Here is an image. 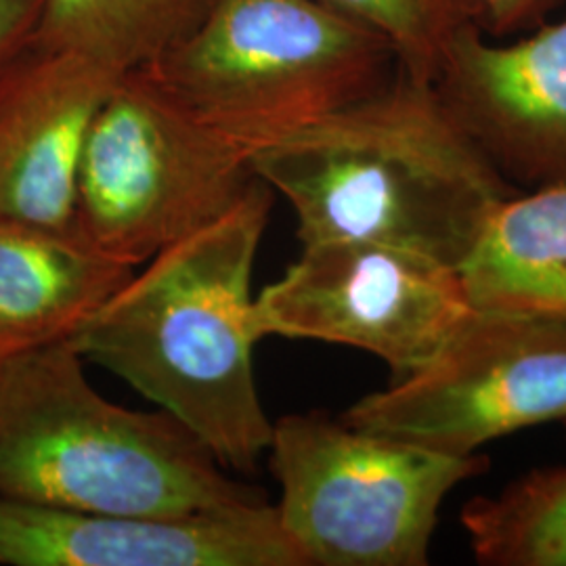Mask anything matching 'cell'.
Wrapping results in <instances>:
<instances>
[{"instance_id":"6da1fadb","label":"cell","mask_w":566,"mask_h":566,"mask_svg":"<svg viewBox=\"0 0 566 566\" xmlns=\"http://www.w3.org/2000/svg\"><path fill=\"white\" fill-rule=\"evenodd\" d=\"M273 203L256 179L219 221L156 254L67 344L160 407L229 472H254L273 422L254 378L252 273Z\"/></svg>"},{"instance_id":"7a4b0ae2","label":"cell","mask_w":566,"mask_h":566,"mask_svg":"<svg viewBox=\"0 0 566 566\" xmlns=\"http://www.w3.org/2000/svg\"><path fill=\"white\" fill-rule=\"evenodd\" d=\"M306 243H386L460 269L493 212L516 196L430 82L397 67L359 102L252 156Z\"/></svg>"},{"instance_id":"3957f363","label":"cell","mask_w":566,"mask_h":566,"mask_svg":"<svg viewBox=\"0 0 566 566\" xmlns=\"http://www.w3.org/2000/svg\"><path fill=\"white\" fill-rule=\"evenodd\" d=\"M0 497L133 516L266 504L163 409L102 397L67 340L0 359Z\"/></svg>"},{"instance_id":"277c9868","label":"cell","mask_w":566,"mask_h":566,"mask_svg":"<svg viewBox=\"0 0 566 566\" xmlns=\"http://www.w3.org/2000/svg\"><path fill=\"white\" fill-rule=\"evenodd\" d=\"M380 36L317 0H210L145 70L252 156L385 86Z\"/></svg>"},{"instance_id":"5b68a950","label":"cell","mask_w":566,"mask_h":566,"mask_svg":"<svg viewBox=\"0 0 566 566\" xmlns=\"http://www.w3.org/2000/svg\"><path fill=\"white\" fill-rule=\"evenodd\" d=\"M269 465L275 506L304 566H424L447 495L485 470L324 413L273 422Z\"/></svg>"},{"instance_id":"8992f818","label":"cell","mask_w":566,"mask_h":566,"mask_svg":"<svg viewBox=\"0 0 566 566\" xmlns=\"http://www.w3.org/2000/svg\"><path fill=\"white\" fill-rule=\"evenodd\" d=\"M256 179L248 149L137 67L122 74L91 126L74 223L105 254L139 266L219 221Z\"/></svg>"},{"instance_id":"52a82bcc","label":"cell","mask_w":566,"mask_h":566,"mask_svg":"<svg viewBox=\"0 0 566 566\" xmlns=\"http://www.w3.org/2000/svg\"><path fill=\"white\" fill-rule=\"evenodd\" d=\"M343 420L462 458L523 428L566 422V317L472 311L432 361Z\"/></svg>"},{"instance_id":"ba28073f","label":"cell","mask_w":566,"mask_h":566,"mask_svg":"<svg viewBox=\"0 0 566 566\" xmlns=\"http://www.w3.org/2000/svg\"><path fill=\"white\" fill-rule=\"evenodd\" d=\"M460 269L386 243H306L254 298L259 338L343 344L382 359L392 382L422 369L472 313Z\"/></svg>"},{"instance_id":"9c48e42d","label":"cell","mask_w":566,"mask_h":566,"mask_svg":"<svg viewBox=\"0 0 566 566\" xmlns=\"http://www.w3.org/2000/svg\"><path fill=\"white\" fill-rule=\"evenodd\" d=\"M432 86L510 185L566 182V18L512 44L489 42L465 21Z\"/></svg>"},{"instance_id":"30bf717a","label":"cell","mask_w":566,"mask_h":566,"mask_svg":"<svg viewBox=\"0 0 566 566\" xmlns=\"http://www.w3.org/2000/svg\"><path fill=\"white\" fill-rule=\"evenodd\" d=\"M0 566H304L275 506L189 516L74 512L0 497Z\"/></svg>"},{"instance_id":"8fae6325","label":"cell","mask_w":566,"mask_h":566,"mask_svg":"<svg viewBox=\"0 0 566 566\" xmlns=\"http://www.w3.org/2000/svg\"><path fill=\"white\" fill-rule=\"evenodd\" d=\"M120 76L34 42L0 70V217L76 229L82 149Z\"/></svg>"},{"instance_id":"7c38bea8","label":"cell","mask_w":566,"mask_h":566,"mask_svg":"<svg viewBox=\"0 0 566 566\" xmlns=\"http://www.w3.org/2000/svg\"><path fill=\"white\" fill-rule=\"evenodd\" d=\"M133 273L76 229L0 217V359L67 340Z\"/></svg>"},{"instance_id":"4fadbf2b","label":"cell","mask_w":566,"mask_h":566,"mask_svg":"<svg viewBox=\"0 0 566 566\" xmlns=\"http://www.w3.org/2000/svg\"><path fill=\"white\" fill-rule=\"evenodd\" d=\"M460 275L474 311L566 317V182L507 198Z\"/></svg>"},{"instance_id":"5bb4252c","label":"cell","mask_w":566,"mask_h":566,"mask_svg":"<svg viewBox=\"0 0 566 566\" xmlns=\"http://www.w3.org/2000/svg\"><path fill=\"white\" fill-rule=\"evenodd\" d=\"M210 0H41L32 41L126 74L166 53Z\"/></svg>"},{"instance_id":"9a60e30c","label":"cell","mask_w":566,"mask_h":566,"mask_svg":"<svg viewBox=\"0 0 566 566\" xmlns=\"http://www.w3.org/2000/svg\"><path fill=\"white\" fill-rule=\"evenodd\" d=\"M476 563L566 566V465L535 470L462 510Z\"/></svg>"},{"instance_id":"2e32d148","label":"cell","mask_w":566,"mask_h":566,"mask_svg":"<svg viewBox=\"0 0 566 566\" xmlns=\"http://www.w3.org/2000/svg\"><path fill=\"white\" fill-rule=\"evenodd\" d=\"M329 11L374 32L395 53L397 67L434 82L447 46L474 13L465 0H317Z\"/></svg>"},{"instance_id":"e0dca14e","label":"cell","mask_w":566,"mask_h":566,"mask_svg":"<svg viewBox=\"0 0 566 566\" xmlns=\"http://www.w3.org/2000/svg\"><path fill=\"white\" fill-rule=\"evenodd\" d=\"M474 20L491 32L506 34L544 18L560 0H465Z\"/></svg>"},{"instance_id":"ac0fdd59","label":"cell","mask_w":566,"mask_h":566,"mask_svg":"<svg viewBox=\"0 0 566 566\" xmlns=\"http://www.w3.org/2000/svg\"><path fill=\"white\" fill-rule=\"evenodd\" d=\"M41 0H0V70L32 41Z\"/></svg>"}]
</instances>
